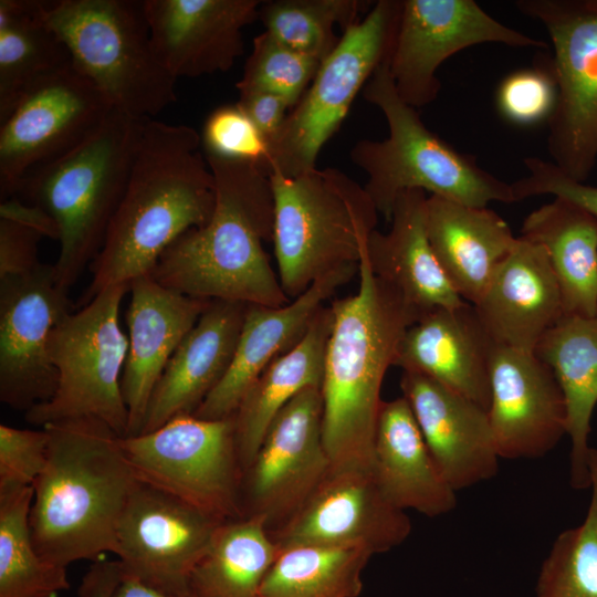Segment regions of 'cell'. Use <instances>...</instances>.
Returning <instances> with one entry per match:
<instances>
[{"label":"cell","mask_w":597,"mask_h":597,"mask_svg":"<svg viewBox=\"0 0 597 597\" xmlns=\"http://www.w3.org/2000/svg\"><path fill=\"white\" fill-rule=\"evenodd\" d=\"M46 463L33 484L30 530L40 556L67 568L113 553L116 530L138 480L121 436L101 420L49 423Z\"/></svg>","instance_id":"obj_3"},{"label":"cell","mask_w":597,"mask_h":597,"mask_svg":"<svg viewBox=\"0 0 597 597\" xmlns=\"http://www.w3.org/2000/svg\"><path fill=\"white\" fill-rule=\"evenodd\" d=\"M245 308L247 304L239 302L210 301L165 367L139 433L198 409L231 364Z\"/></svg>","instance_id":"obj_26"},{"label":"cell","mask_w":597,"mask_h":597,"mask_svg":"<svg viewBox=\"0 0 597 597\" xmlns=\"http://www.w3.org/2000/svg\"><path fill=\"white\" fill-rule=\"evenodd\" d=\"M69 291L55 277L54 265L0 280V400L27 412L48 401L56 388L51 337L72 313Z\"/></svg>","instance_id":"obj_17"},{"label":"cell","mask_w":597,"mask_h":597,"mask_svg":"<svg viewBox=\"0 0 597 597\" xmlns=\"http://www.w3.org/2000/svg\"><path fill=\"white\" fill-rule=\"evenodd\" d=\"M277 553L263 519L244 516L226 521L195 567L188 591L196 597H259Z\"/></svg>","instance_id":"obj_34"},{"label":"cell","mask_w":597,"mask_h":597,"mask_svg":"<svg viewBox=\"0 0 597 597\" xmlns=\"http://www.w3.org/2000/svg\"><path fill=\"white\" fill-rule=\"evenodd\" d=\"M279 280L293 300L334 271L358 266L378 211L363 186L335 168L271 176Z\"/></svg>","instance_id":"obj_7"},{"label":"cell","mask_w":597,"mask_h":597,"mask_svg":"<svg viewBox=\"0 0 597 597\" xmlns=\"http://www.w3.org/2000/svg\"><path fill=\"white\" fill-rule=\"evenodd\" d=\"M321 64L263 31L253 39L252 51L235 87L239 92L274 93L283 97L292 109L314 80Z\"/></svg>","instance_id":"obj_39"},{"label":"cell","mask_w":597,"mask_h":597,"mask_svg":"<svg viewBox=\"0 0 597 597\" xmlns=\"http://www.w3.org/2000/svg\"><path fill=\"white\" fill-rule=\"evenodd\" d=\"M263 0H144L153 44L178 78L226 72L243 53L242 29Z\"/></svg>","instance_id":"obj_20"},{"label":"cell","mask_w":597,"mask_h":597,"mask_svg":"<svg viewBox=\"0 0 597 597\" xmlns=\"http://www.w3.org/2000/svg\"><path fill=\"white\" fill-rule=\"evenodd\" d=\"M588 468L586 516L555 538L540 568L535 597H597V449H590Z\"/></svg>","instance_id":"obj_38"},{"label":"cell","mask_w":597,"mask_h":597,"mask_svg":"<svg viewBox=\"0 0 597 597\" xmlns=\"http://www.w3.org/2000/svg\"><path fill=\"white\" fill-rule=\"evenodd\" d=\"M534 353L554 371L567 406L570 439V485L590 486L588 436L597 405V315H563Z\"/></svg>","instance_id":"obj_31"},{"label":"cell","mask_w":597,"mask_h":597,"mask_svg":"<svg viewBox=\"0 0 597 597\" xmlns=\"http://www.w3.org/2000/svg\"><path fill=\"white\" fill-rule=\"evenodd\" d=\"M238 104L266 138L269 146L277 136L287 109L291 111L283 97L266 91L239 92Z\"/></svg>","instance_id":"obj_45"},{"label":"cell","mask_w":597,"mask_h":597,"mask_svg":"<svg viewBox=\"0 0 597 597\" xmlns=\"http://www.w3.org/2000/svg\"><path fill=\"white\" fill-rule=\"evenodd\" d=\"M205 157L214 179L212 216L180 235L149 275L196 298L285 305L291 300L263 249L274 229L271 178L249 161Z\"/></svg>","instance_id":"obj_2"},{"label":"cell","mask_w":597,"mask_h":597,"mask_svg":"<svg viewBox=\"0 0 597 597\" xmlns=\"http://www.w3.org/2000/svg\"><path fill=\"white\" fill-rule=\"evenodd\" d=\"M520 237L545 250L561 289L564 315H597V217L554 197L526 216Z\"/></svg>","instance_id":"obj_32"},{"label":"cell","mask_w":597,"mask_h":597,"mask_svg":"<svg viewBox=\"0 0 597 597\" xmlns=\"http://www.w3.org/2000/svg\"><path fill=\"white\" fill-rule=\"evenodd\" d=\"M363 96L380 109L389 134L383 140L357 142L349 157L367 176L363 187L388 222L398 195L411 189L479 208L493 201L516 202L511 184L428 129L416 108L401 100L390 76L389 57L368 80Z\"/></svg>","instance_id":"obj_6"},{"label":"cell","mask_w":597,"mask_h":597,"mask_svg":"<svg viewBox=\"0 0 597 597\" xmlns=\"http://www.w3.org/2000/svg\"><path fill=\"white\" fill-rule=\"evenodd\" d=\"M406 511L392 504L366 468L331 469L281 528L279 548L294 544L358 546L374 555L401 545L411 533Z\"/></svg>","instance_id":"obj_18"},{"label":"cell","mask_w":597,"mask_h":597,"mask_svg":"<svg viewBox=\"0 0 597 597\" xmlns=\"http://www.w3.org/2000/svg\"><path fill=\"white\" fill-rule=\"evenodd\" d=\"M121 444L138 481L222 522L244 517L233 416L180 415L153 431L122 437Z\"/></svg>","instance_id":"obj_11"},{"label":"cell","mask_w":597,"mask_h":597,"mask_svg":"<svg viewBox=\"0 0 597 597\" xmlns=\"http://www.w3.org/2000/svg\"><path fill=\"white\" fill-rule=\"evenodd\" d=\"M33 486L0 491V597H56L67 568L44 561L30 530Z\"/></svg>","instance_id":"obj_36"},{"label":"cell","mask_w":597,"mask_h":597,"mask_svg":"<svg viewBox=\"0 0 597 597\" xmlns=\"http://www.w3.org/2000/svg\"><path fill=\"white\" fill-rule=\"evenodd\" d=\"M49 433L0 425V491L33 486L43 471Z\"/></svg>","instance_id":"obj_42"},{"label":"cell","mask_w":597,"mask_h":597,"mask_svg":"<svg viewBox=\"0 0 597 597\" xmlns=\"http://www.w3.org/2000/svg\"><path fill=\"white\" fill-rule=\"evenodd\" d=\"M523 164L527 175L511 182L515 201L551 195L569 200L597 217V187L568 177L551 160L530 156Z\"/></svg>","instance_id":"obj_43"},{"label":"cell","mask_w":597,"mask_h":597,"mask_svg":"<svg viewBox=\"0 0 597 597\" xmlns=\"http://www.w3.org/2000/svg\"><path fill=\"white\" fill-rule=\"evenodd\" d=\"M200 146L192 127L147 119L82 306L107 287L149 275L180 235L209 221L214 179Z\"/></svg>","instance_id":"obj_1"},{"label":"cell","mask_w":597,"mask_h":597,"mask_svg":"<svg viewBox=\"0 0 597 597\" xmlns=\"http://www.w3.org/2000/svg\"><path fill=\"white\" fill-rule=\"evenodd\" d=\"M488 413L501 459H541L567 434L563 390L534 352L495 346Z\"/></svg>","instance_id":"obj_19"},{"label":"cell","mask_w":597,"mask_h":597,"mask_svg":"<svg viewBox=\"0 0 597 597\" xmlns=\"http://www.w3.org/2000/svg\"><path fill=\"white\" fill-rule=\"evenodd\" d=\"M360 0H271L262 2L259 20L274 39L321 63L334 51L343 32L370 8Z\"/></svg>","instance_id":"obj_37"},{"label":"cell","mask_w":597,"mask_h":597,"mask_svg":"<svg viewBox=\"0 0 597 597\" xmlns=\"http://www.w3.org/2000/svg\"><path fill=\"white\" fill-rule=\"evenodd\" d=\"M426 229L449 283L472 305L517 239L507 222L488 207H471L434 195L427 198Z\"/></svg>","instance_id":"obj_29"},{"label":"cell","mask_w":597,"mask_h":597,"mask_svg":"<svg viewBox=\"0 0 597 597\" xmlns=\"http://www.w3.org/2000/svg\"><path fill=\"white\" fill-rule=\"evenodd\" d=\"M43 15L114 108L153 118L176 101L177 78L153 44L144 0L48 1Z\"/></svg>","instance_id":"obj_8"},{"label":"cell","mask_w":597,"mask_h":597,"mask_svg":"<svg viewBox=\"0 0 597 597\" xmlns=\"http://www.w3.org/2000/svg\"><path fill=\"white\" fill-rule=\"evenodd\" d=\"M400 388L439 470L455 492L496 475L501 458L484 407L413 371H402Z\"/></svg>","instance_id":"obj_21"},{"label":"cell","mask_w":597,"mask_h":597,"mask_svg":"<svg viewBox=\"0 0 597 597\" xmlns=\"http://www.w3.org/2000/svg\"><path fill=\"white\" fill-rule=\"evenodd\" d=\"M129 292L128 350L122 391L128 410L127 436H135L140 432L150 396L165 367L210 301L167 289L150 275L130 282Z\"/></svg>","instance_id":"obj_23"},{"label":"cell","mask_w":597,"mask_h":597,"mask_svg":"<svg viewBox=\"0 0 597 597\" xmlns=\"http://www.w3.org/2000/svg\"><path fill=\"white\" fill-rule=\"evenodd\" d=\"M221 523L138 481L119 520L113 554L125 576L165 594H184Z\"/></svg>","instance_id":"obj_16"},{"label":"cell","mask_w":597,"mask_h":597,"mask_svg":"<svg viewBox=\"0 0 597 597\" xmlns=\"http://www.w3.org/2000/svg\"><path fill=\"white\" fill-rule=\"evenodd\" d=\"M0 219L10 220L31 229L43 237L59 240L55 221L40 207L28 203L17 196L1 200Z\"/></svg>","instance_id":"obj_46"},{"label":"cell","mask_w":597,"mask_h":597,"mask_svg":"<svg viewBox=\"0 0 597 597\" xmlns=\"http://www.w3.org/2000/svg\"><path fill=\"white\" fill-rule=\"evenodd\" d=\"M358 272L357 292L329 305L333 321L321 394L332 469H370L383 380L405 331L421 316L374 274L364 251Z\"/></svg>","instance_id":"obj_4"},{"label":"cell","mask_w":597,"mask_h":597,"mask_svg":"<svg viewBox=\"0 0 597 597\" xmlns=\"http://www.w3.org/2000/svg\"><path fill=\"white\" fill-rule=\"evenodd\" d=\"M41 238L34 229L0 219V280L25 275L41 264L38 259Z\"/></svg>","instance_id":"obj_44"},{"label":"cell","mask_w":597,"mask_h":597,"mask_svg":"<svg viewBox=\"0 0 597 597\" xmlns=\"http://www.w3.org/2000/svg\"><path fill=\"white\" fill-rule=\"evenodd\" d=\"M495 100L502 117L514 125L532 126L547 122L557 101L549 62L547 67L522 69L505 76Z\"/></svg>","instance_id":"obj_41"},{"label":"cell","mask_w":597,"mask_h":597,"mask_svg":"<svg viewBox=\"0 0 597 597\" xmlns=\"http://www.w3.org/2000/svg\"><path fill=\"white\" fill-rule=\"evenodd\" d=\"M114 109L71 62L33 83L0 123V198L33 169L75 148Z\"/></svg>","instance_id":"obj_13"},{"label":"cell","mask_w":597,"mask_h":597,"mask_svg":"<svg viewBox=\"0 0 597 597\" xmlns=\"http://www.w3.org/2000/svg\"><path fill=\"white\" fill-rule=\"evenodd\" d=\"M401 0H378L347 28L269 146L266 174L297 177L316 168L357 93L391 53Z\"/></svg>","instance_id":"obj_10"},{"label":"cell","mask_w":597,"mask_h":597,"mask_svg":"<svg viewBox=\"0 0 597 597\" xmlns=\"http://www.w3.org/2000/svg\"><path fill=\"white\" fill-rule=\"evenodd\" d=\"M147 119L114 108L85 140L31 170L18 188L17 197L43 209L57 226L60 253L53 265L65 291L102 249Z\"/></svg>","instance_id":"obj_5"},{"label":"cell","mask_w":597,"mask_h":597,"mask_svg":"<svg viewBox=\"0 0 597 597\" xmlns=\"http://www.w3.org/2000/svg\"><path fill=\"white\" fill-rule=\"evenodd\" d=\"M48 1H0V123L38 80L72 62L44 20Z\"/></svg>","instance_id":"obj_33"},{"label":"cell","mask_w":597,"mask_h":597,"mask_svg":"<svg viewBox=\"0 0 597 597\" xmlns=\"http://www.w3.org/2000/svg\"><path fill=\"white\" fill-rule=\"evenodd\" d=\"M356 271L358 266L334 271L282 306L247 305L231 364L192 415L202 419L233 416L262 371L304 337L324 303L350 281Z\"/></svg>","instance_id":"obj_22"},{"label":"cell","mask_w":597,"mask_h":597,"mask_svg":"<svg viewBox=\"0 0 597 597\" xmlns=\"http://www.w3.org/2000/svg\"><path fill=\"white\" fill-rule=\"evenodd\" d=\"M200 137L206 156L249 161L268 175L269 142L238 103L212 111Z\"/></svg>","instance_id":"obj_40"},{"label":"cell","mask_w":597,"mask_h":597,"mask_svg":"<svg viewBox=\"0 0 597 597\" xmlns=\"http://www.w3.org/2000/svg\"><path fill=\"white\" fill-rule=\"evenodd\" d=\"M498 43L517 49L547 44L510 28L473 0H401L389 72L404 102L432 103L440 91L439 66L470 46Z\"/></svg>","instance_id":"obj_14"},{"label":"cell","mask_w":597,"mask_h":597,"mask_svg":"<svg viewBox=\"0 0 597 597\" xmlns=\"http://www.w3.org/2000/svg\"><path fill=\"white\" fill-rule=\"evenodd\" d=\"M373 553L358 546L294 544L279 548L259 597H358Z\"/></svg>","instance_id":"obj_35"},{"label":"cell","mask_w":597,"mask_h":597,"mask_svg":"<svg viewBox=\"0 0 597 597\" xmlns=\"http://www.w3.org/2000/svg\"><path fill=\"white\" fill-rule=\"evenodd\" d=\"M332 321L331 306L324 305L304 337L274 359L241 400L233 418L243 471L252 462L282 409L304 389L321 388Z\"/></svg>","instance_id":"obj_30"},{"label":"cell","mask_w":597,"mask_h":597,"mask_svg":"<svg viewBox=\"0 0 597 597\" xmlns=\"http://www.w3.org/2000/svg\"><path fill=\"white\" fill-rule=\"evenodd\" d=\"M515 7L545 28L553 46L551 161L586 182L597 164V0H517Z\"/></svg>","instance_id":"obj_12"},{"label":"cell","mask_w":597,"mask_h":597,"mask_svg":"<svg viewBox=\"0 0 597 597\" xmlns=\"http://www.w3.org/2000/svg\"><path fill=\"white\" fill-rule=\"evenodd\" d=\"M128 284L107 287L75 313H70L51 337L56 369L53 396L24 412L34 426L94 418L118 436L128 433V410L122 391L128 337L119 325V306Z\"/></svg>","instance_id":"obj_9"},{"label":"cell","mask_w":597,"mask_h":597,"mask_svg":"<svg viewBox=\"0 0 597 597\" xmlns=\"http://www.w3.org/2000/svg\"><path fill=\"white\" fill-rule=\"evenodd\" d=\"M427 198L418 189L399 193L389 230L375 229L364 249L374 274L397 290L421 316L465 302L449 283L430 245L426 229Z\"/></svg>","instance_id":"obj_27"},{"label":"cell","mask_w":597,"mask_h":597,"mask_svg":"<svg viewBox=\"0 0 597 597\" xmlns=\"http://www.w3.org/2000/svg\"><path fill=\"white\" fill-rule=\"evenodd\" d=\"M321 388L301 391L276 416L244 471V516L263 519L271 534L306 503L332 469L323 441Z\"/></svg>","instance_id":"obj_15"},{"label":"cell","mask_w":597,"mask_h":597,"mask_svg":"<svg viewBox=\"0 0 597 597\" xmlns=\"http://www.w3.org/2000/svg\"><path fill=\"white\" fill-rule=\"evenodd\" d=\"M370 470L387 499L404 511L437 517L457 505V492L439 470L402 396L383 401Z\"/></svg>","instance_id":"obj_28"},{"label":"cell","mask_w":597,"mask_h":597,"mask_svg":"<svg viewBox=\"0 0 597 597\" xmlns=\"http://www.w3.org/2000/svg\"><path fill=\"white\" fill-rule=\"evenodd\" d=\"M124 577L119 562L97 561L85 574L78 588L80 597H113Z\"/></svg>","instance_id":"obj_47"},{"label":"cell","mask_w":597,"mask_h":597,"mask_svg":"<svg viewBox=\"0 0 597 597\" xmlns=\"http://www.w3.org/2000/svg\"><path fill=\"white\" fill-rule=\"evenodd\" d=\"M495 346L475 307L464 302L432 310L408 326L394 366L425 375L488 410Z\"/></svg>","instance_id":"obj_24"},{"label":"cell","mask_w":597,"mask_h":597,"mask_svg":"<svg viewBox=\"0 0 597 597\" xmlns=\"http://www.w3.org/2000/svg\"><path fill=\"white\" fill-rule=\"evenodd\" d=\"M124 573V572H123ZM113 597H196L190 591L184 594H165L155 590L140 582L125 576L116 588Z\"/></svg>","instance_id":"obj_48"},{"label":"cell","mask_w":597,"mask_h":597,"mask_svg":"<svg viewBox=\"0 0 597 597\" xmlns=\"http://www.w3.org/2000/svg\"><path fill=\"white\" fill-rule=\"evenodd\" d=\"M473 306L496 345L534 352L564 315L545 250L517 237Z\"/></svg>","instance_id":"obj_25"}]
</instances>
